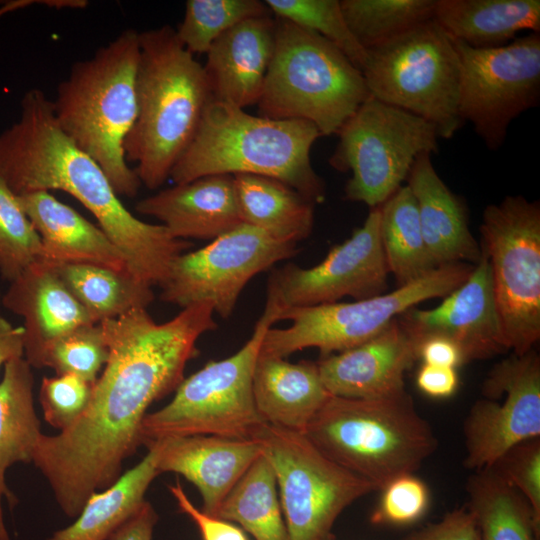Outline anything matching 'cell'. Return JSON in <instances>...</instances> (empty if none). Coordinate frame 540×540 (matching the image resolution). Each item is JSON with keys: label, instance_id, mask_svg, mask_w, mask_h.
Masks as SVG:
<instances>
[{"label": "cell", "instance_id": "1", "mask_svg": "<svg viewBox=\"0 0 540 540\" xmlns=\"http://www.w3.org/2000/svg\"><path fill=\"white\" fill-rule=\"evenodd\" d=\"M109 349L81 416L57 435L42 434L33 457L68 517H77L88 497L122 475L124 461L142 445L140 427L148 407L175 391L196 343L211 328L206 314L187 307L156 323L135 309L99 323Z\"/></svg>", "mask_w": 540, "mask_h": 540}, {"label": "cell", "instance_id": "2", "mask_svg": "<svg viewBox=\"0 0 540 540\" xmlns=\"http://www.w3.org/2000/svg\"><path fill=\"white\" fill-rule=\"evenodd\" d=\"M20 107L19 119L0 133V177L16 195L50 190L71 195L122 251L128 270L160 287L172 261L191 243L124 206L102 168L61 130L42 90L26 91Z\"/></svg>", "mask_w": 540, "mask_h": 540}, {"label": "cell", "instance_id": "3", "mask_svg": "<svg viewBox=\"0 0 540 540\" xmlns=\"http://www.w3.org/2000/svg\"><path fill=\"white\" fill-rule=\"evenodd\" d=\"M137 117L124 142L141 184L158 189L191 143L211 94L203 66L169 25L139 33Z\"/></svg>", "mask_w": 540, "mask_h": 540}, {"label": "cell", "instance_id": "4", "mask_svg": "<svg viewBox=\"0 0 540 540\" xmlns=\"http://www.w3.org/2000/svg\"><path fill=\"white\" fill-rule=\"evenodd\" d=\"M319 137L308 121L255 116L211 99L169 178L182 184L209 175H259L277 179L312 203H320L325 184L310 157Z\"/></svg>", "mask_w": 540, "mask_h": 540}, {"label": "cell", "instance_id": "5", "mask_svg": "<svg viewBox=\"0 0 540 540\" xmlns=\"http://www.w3.org/2000/svg\"><path fill=\"white\" fill-rule=\"evenodd\" d=\"M139 32L127 29L77 61L53 102L61 130L104 171L118 196L135 197L141 182L124 152L137 117Z\"/></svg>", "mask_w": 540, "mask_h": 540}, {"label": "cell", "instance_id": "6", "mask_svg": "<svg viewBox=\"0 0 540 540\" xmlns=\"http://www.w3.org/2000/svg\"><path fill=\"white\" fill-rule=\"evenodd\" d=\"M303 434L325 457L377 490L413 474L438 445L407 391L380 399L331 396Z\"/></svg>", "mask_w": 540, "mask_h": 540}, {"label": "cell", "instance_id": "7", "mask_svg": "<svg viewBox=\"0 0 540 540\" xmlns=\"http://www.w3.org/2000/svg\"><path fill=\"white\" fill-rule=\"evenodd\" d=\"M275 48L258 102L260 116L304 120L337 134L370 96L362 72L333 43L275 18Z\"/></svg>", "mask_w": 540, "mask_h": 540}, {"label": "cell", "instance_id": "8", "mask_svg": "<svg viewBox=\"0 0 540 540\" xmlns=\"http://www.w3.org/2000/svg\"><path fill=\"white\" fill-rule=\"evenodd\" d=\"M276 322L275 313L265 307L241 349L184 378L167 405L144 417L141 444L194 435L253 439L266 424L254 402L253 371L263 337Z\"/></svg>", "mask_w": 540, "mask_h": 540}, {"label": "cell", "instance_id": "9", "mask_svg": "<svg viewBox=\"0 0 540 540\" xmlns=\"http://www.w3.org/2000/svg\"><path fill=\"white\" fill-rule=\"evenodd\" d=\"M361 72L371 97L431 123L439 138H452L464 124L459 56L435 19L368 50Z\"/></svg>", "mask_w": 540, "mask_h": 540}, {"label": "cell", "instance_id": "10", "mask_svg": "<svg viewBox=\"0 0 540 540\" xmlns=\"http://www.w3.org/2000/svg\"><path fill=\"white\" fill-rule=\"evenodd\" d=\"M473 266L455 263L438 267L416 281L367 299L283 309L277 321L288 320L291 325L270 327L259 353L286 358L313 347L327 356L356 347L381 333L408 309L447 296L467 279Z\"/></svg>", "mask_w": 540, "mask_h": 540}, {"label": "cell", "instance_id": "11", "mask_svg": "<svg viewBox=\"0 0 540 540\" xmlns=\"http://www.w3.org/2000/svg\"><path fill=\"white\" fill-rule=\"evenodd\" d=\"M329 159L351 172L345 198L381 206L407 180L416 158L438 153L436 128L426 120L369 96L338 131Z\"/></svg>", "mask_w": 540, "mask_h": 540}, {"label": "cell", "instance_id": "12", "mask_svg": "<svg viewBox=\"0 0 540 540\" xmlns=\"http://www.w3.org/2000/svg\"><path fill=\"white\" fill-rule=\"evenodd\" d=\"M508 350L522 355L540 339V205L521 195L488 205L480 226Z\"/></svg>", "mask_w": 540, "mask_h": 540}, {"label": "cell", "instance_id": "13", "mask_svg": "<svg viewBox=\"0 0 540 540\" xmlns=\"http://www.w3.org/2000/svg\"><path fill=\"white\" fill-rule=\"evenodd\" d=\"M253 439L274 470L289 540H336L339 515L377 490L325 457L303 433L265 424Z\"/></svg>", "mask_w": 540, "mask_h": 540}, {"label": "cell", "instance_id": "14", "mask_svg": "<svg viewBox=\"0 0 540 540\" xmlns=\"http://www.w3.org/2000/svg\"><path fill=\"white\" fill-rule=\"evenodd\" d=\"M453 43L460 62V117L496 151L511 122L539 105L540 32L497 48L476 49L455 39Z\"/></svg>", "mask_w": 540, "mask_h": 540}, {"label": "cell", "instance_id": "15", "mask_svg": "<svg viewBox=\"0 0 540 540\" xmlns=\"http://www.w3.org/2000/svg\"><path fill=\"white\" fill-rule=\"evenodd\" d=\"M298 251L297 243L277 240L241 223L205 247L178 255L160 286V299L181 308L207 302L227 319L254 276Z\"/></svg>", "mask_w": 540, "mask_h": 540}, {"label": "cell", "instance_id": "16", "mask_svg": "<svg viewBox=\"0 0 540 540\" xmlns=\"http://www.w3.org/2000/svg\"><path fill=\"white\" fill-rule=\"evenodd\" d=\"M380 206L371 208L363 225L344 242L333 246L316 266L287 263L273 270L267 284L266 305L276 312L339 302L344 297L362 300L387 288L388 268L380 236Z\"/></svg>", "mask_w": 540, "mask_h": 540}, {"label": "cell", "instance_id": "17", "mask_svg": "<svg viewBox=\"0 0 540 540\" xmlns=\"http://www.w3.org/2000/svg\"><path fill=\"white\" fill-rule=\"evenodd\" d=\"M464 422V466L491 467L515 445L540 437V359L532 349L497 363Z\"/></svg>", "mask_w": 540, "mask_h": 540}, {"label": "cell", "instance_id": "18", "mask_svg": "<svg viewBox=\"0 0 540 540\" xmlns=\"http://www.w3.org/2000/svg\"><path fill=\"white\" fill-rule=\"evenodd\" d=\"M481 248L479 260L467 279L428 310L412 307L399 315L419 340L440 334L454 340L466 362L488 359L508 351L495 304L489 260Z\"/></svg>", "mask_w": 540, "mask_h": 540}, {"label": "cell", "instance_id": "19", "mask_svg": "<svg viewBox=\"0 0 540 540\" xmlns=\"http://www.w3.org/2000/svg\"><path fill=\"white\" fill-rule=\"evenodd\" d=\"M418 340L399 316L378 335L351 349L321 356L316 362L332 396L380 399L405 390L404 375L417 358Z\"/></svg>", "mask_w": 540, "mask_h": 540}, {"label": "cell", "instance_id": "20", "mask_svg": "<svg viewBox=\"0 0 540 540\" xmlns=\"http://www.w3.org/2000/svg\"><path fill=\"white\" fill-rule=\"evenodd\" d=\"M149 443L157 448L159 473H178L194 484L202 497L201 510L211 516H216L227 494L262 454L255 439L194 435Z\"/></svg>", "mask_w": 540, "mask_h": 540}, {"label": "cell", "instance_id": "21", "mask_svg": "<svg viewBox=\"0 0 540 540\" xmlns=\"http://www.w3.org/2000/svg\"><path fill=\"white\" fill-rule=\"evenodd\" d=\"M138 213L159 220L177 239L214 240L242 222L234 177L209 175L138 201Z\"/></svg>", "mask_w": 540, "mask_h": 540}, {"label": "cell", "instance_id": "22", "mask_svg": "<svg viewBox=\"0 0 540 540\" xmlns=\"http://www.w3.org/2000/svg\"><path fill=\"white\" fill-rule=\"evenodd\" d=\"M271 16L245 20L210 47L203 66L211 99L245 109L258 104L275 48Z\"/></svg>", "mask_w": 540, "mask_h": 540}, {"label": "cell", "instance_id": "23", "mask_svg": "<svg viewBox=\"0 0 540 540\" xmlns=\"http://www.w3.org/2000/svg\"><path fill=\"white\" fill-rule=\"evenodd\" d=\"M17 197L39 236L40 260L52 265L88 263L128 270L125 255L107 234L49 191Z\"/></svg>", "mask_w": 540, "mask_h": 540}, {"label": "cell", "instance_id": "24", "mask_svg": "<svg viewBox=\"0 0 540 540\" xmlns=\"http://www.w3.org/2000/svg\"><path fill=\"white\" fill-rule=\"evenodd\" d=\"M9 283L1 302L23 319L25 359L62 334L96 324L45 261L34 262Z\"/></svg>", "mask_w": 540, "mask_h": 540}, {"label": "cell", "instance_id": "25", "mask_svg": "<svg viewBox=\"0 0 540 540\" xmlns=\"http://www.w3.org/2000/svg\"><path fill=\"white\" fill-rule=\"evenodd\" d=\"M431 156L420 154L406 180L417 203L429 257L436 268L466 261L475 264L481 248L469 230L466 205L440 178Z\"/></svg>", "mask_w": 540, "mask_h": 540}, {"label": "cell", "instance_id": "26", "mask_svg": "<svg viewBox=\"0 0 540 540\" xmlns=\"http://www.w3.org/2000/svg\"><path fill=\"white\" fill-rule=\"evenodd\" d=\"M256 409L266 424L304 433L332 396L324 386L316 362L291 363L258 354L252 379Z\"/></svg>", "mask_w": 540, "mask_h": 540}, {"label": "cell", "instance_id": "27", "mask_svg": "<svg viewBox=\"0 0 540 540\" xmlns=\"http://www.w3.org/2000/svg\"><path fill=\"white\" fill-rule=\"evenodd\" d=\"M434 19L472 48L504 46L518 32H540L539 0H436Z\"/></svg>", "mask_w": 540, "mask_h": 540}, {"label": "cell", "instance_id": "28", "mask_svg": "<svg viewBox=\"0 0 540 540\" xmlns=\"http://www.w3.org/2000/svg\"><path fill=\"white\" fill-rule=\"evenodd\" d=\"M242 222L271 237L298 243L314 225V203L289 185L270 177L234 175Z\"/></svg>", "mask_w": 540, "mask_h": 540}, {"label": "cell", "instance_id": "29", "mask_svg": "<svg viewBox=\"0 0 540 540\" xmlns=\"http://www.w3.org/2000/svg\"><path fill=\"white\" fill-rule=\"evenodd\" d=\"M147 454L109 487L92 493L76 520L47 540H108L145 501V493L160 473L157 448L146 444Z\"/></svg>", "mask_w": 540, "mask_h": 540}, {"label": "cell", "instance_id": "30", "mask_svg": "<svg viewBox=\"0 0 540 540\" xmlns=\"http://www.w3.org/2000/svg\"><path fill=\"white\" fill-rule=\"evenodd\" d=\"M52 266L96 324L135 309H147L154 300L153 286L127 269L88 263Z\"/></svg>", "mask_w": 540, "mask_h": 540}, {"label": "cell", "instance_id": "31", "mask_svg": "<svg viewBox=\"0 0 540 540\" xmlns=\"http://www.w3.org/2000/svg\"><path fill=\"white\" fill-rule=\"evenodd\" d=\"M468 504L480 540H538L537 524L527 500L491 468L476 470L467 481Z\"/></svg>", "mask_w": 540, "mask_h": 540}, {"label": "cell", "instance_id": "32", "mask_svg": "<svg viewBox=\"0 0 540 540\" xmlns=\"http://www.w3.org/2000/svg\"><path fill=\"white\" fill-rule=\"evenodd\" d=\"M32 367L24 356L4 365L0 382V475L12 465L33 461L43 434L35 412Z\"/></svg>", "mask_w": 540, "mask_h": 540}, {"label": "cell", "instance_id": "33", "mask_svg": "<svg viewBox=\"0 0 540 540\" xmlns=\"http://www.w3.org/2000/svg\"><path fill=\"white\" fill-rule=\"evenodd\" d=\"M215 517L236 522L255 540H289L274 470L263 452L227 494Z\"/></svg>", "mask_w": 540, "mask_h": 540}, {"label": "cell", "instance_id": "34", "mask_svg": "<svg viewBox=\"0 0 540 540\" xmlns=\"http://www.w3.org/2000/svg\"><path fill=\"white\" fill-rule=\"evenodd\" d=\"M380 236L388 268L397 287L416 281L436 267L421 230L417 203L410 188L401 186L380 206Z\"/></svg>", "mask_w": 540, "mask_h": 540}, {"label": "cell", "instance_id": "35", "mask_svg": "<svg viewBox=\"0 0 540 540\" xmlns=\"http://www.w3.org/2000/svg\"><path fill=\"white\" fill-rule=\"evenodd\" d=\"M436 0H342L345 21L366 50L380 47L434 19Z\"/></svg>", "mask_w": 540, "mask_h": 540}, {"label": "cell", "instance_id": "36", "mask_svg": "<svg viewBox=\"0 0 540 540\" xmlns=\"http://www.w3.org/2000/svg\"><path fill=\"white\" fill-rule=\"evenodd\" d=\"M260 0H188L177 38L191 54H206L212 44L237 24L271 16Z\"/></svg>", "mask_w": 540, "mask_h": 540}, {"label": "cell", "instance_id": "37", "mask_svg": "<svg viewBox=\"0 0 540 540\" xmlns=\"http://www.w3.org/2000/svg\"><path fill=\"white\" fill-rule=\"evenodd\" d=\"M108 355L102 326L87 324L43 344L25 360L31 367L53 369L56 375L72 374L95 382Z\"/></svg>", "mask_w": 540, "mask_h": 540}, {"label": "cell", "instance_id": "38", "mask_svg": "<svg viewBox=\"0 0 540 540\" xmlns=\"http://www.w3.org/2000/svg\"><path fill=\"white\" fill-rule=\"evenodd\" d=\"M265 3L276 18L288 20L333 43L362 71L367 51L348 28L339 0H266Z\"/></svg>", "mask_w": 540, "mask_h": 540}, {"label": "cell", "instance_id": "39", "mask_svg": "<svg viewBox=\"0 0 540 540\" xmlns=\"http://www.w3.org/2000/svg\"><path fill=\"white\" fill-rule=\"evenodd\" d=\"M42 258L38 234L17 195L0 177V276L11 282Z\"/></svg>", "mask_w": 540, "mask_h": 540}, {"label": "cell", "instance_id": "40", "mask_svg": "<svg viewBox=\"0 0 540 540\" xmlns=\"http://www.w3.org/2000/svg\"><path fill=\"white\" fill-rule=\"evenodd\" d=\"M94 383L72 374L44 377L39 402L46 422L60 432L70 427L87 408Z\"/></svg>", "mask_w": 540, "mask_h": 540}, {"label": "cell", "instance_id": "41", "mask_svg": "<svg viewBox=\"0 0 540 540\" xmlns=\"http://www.w3.org/2000/svg\"><path fill=\"white\" fill-rule=\"evenodd\" d=\"M381 491L378 505L369 519L374 525H410L421 519L427 511L428 488L413 474L393 479Z\"/></svg>", "mask_w": 540, "mask_h": 540}, {"label": "cell", "instance_id": "42", "mask_svg": "<svg viewBox=\"0 0 540 540\" xmlns=\"http://www.w3.org/2000/svg\"><path fill=\"white\" fill-rule=\"evenodd\" d=\"M489 468L527 500L540 525V437L515 445Z\"/></svg>", "mask_w": 540, "mask_h": 540}, {"label": "cell", "instance_id": "43", "mask_svg": "<svg viewBox=\"0 0 540 540\" xmlns=\"http://www.w3.org/2000/svg\"><path fill=\"white\" fill-rule=\"evenodd\" d=\"M168 489L180 512L189 516L196 524L202 540H249L244 530L232 522L208 515L195 507L178 481L169 485Z\"/></svg>", "mask_w": 540, "mask_h": 540}, {"label": "cell", "instance_id": "44", "mask_svg": "<svg viewBox=\"0 0 540 540\" xmlns=\"http://www.w3.org/2000/svg\"><path fill=\"white\" fill-rule=\"evenodd\" d=\"M402 540H480V535L474 515L465 506L446 513L439 522L413 531Z\"/></svg>", "mask_w": 540, "mask_h": 540}, {"label": "cell", "instance_id": "45", "mask_svg": "<svg viewBox=\"0 0 540 540\" xmlns=\"http://www.w3.org/2000/svg\"><path fill=\"white\" fill-rule=\"evenodd\" d=\"M417 358L422 364L457 368L466 362L460 346L451 338L431 334L418 340Z\"/></svg>", "mask_w": 540, "mask_h": 540}, {"label": "cell", "instance_id": "46", "mask_svg": "<svg viewBox=\"0 0 540 540\" xmlns=\"http://www.w3.org/2000/svg\"><path fill=\"white\" fill-rule=\"evenodd\" d=\"M418 389L432 398H448L458 389L457 370L451 367L422 364L416 375Z\"/></svg>", "mask_w": 540, "mask_h": 540}, {"label": "cell", "instance_id": "47", "mask_svg": "<svg viewBox=\"0 0 540 540\" xmlns=\"http://www.w3.org/2000/svg\"><path fill=\"white\" fill-rule=\"evenodd\" d=\"M158 514L152 504L144 501L139 509L127 519L108 540H152Z\"/></svg>", "mask_w": 540, "mask_h": 540}, {"label": "cell", "instance_id": "48", "mask_svg": "<svg viewBox=\"0 0 540 540\" xmlns=\"http://www.w3.org/2000/svg\"><path fill=\"white\" fill-rule=\"evenodd\" d=\"M24 355L23 327H14L0 314V367Z\"/></svg>", "mask_w": 540, "mask_h": 540}, {"label": "cell", "instance_id": "49", "mask_svg": "<svg viewBox=\"0 0 540 540\" xmlns=\"http://www.w3.org/2000/svg\"><path fill=\"white\" fill-rule=\"evenodd\" d=\"M6 497L10 504L15 502V498L11 491L8 489L5 477L0 475V540H11L9 532L6 528L2 509V498Z\"/></svg>", "mask_w": 540, "mask_h": 540}, {"label": "cell", "instance_id": "50", "mask_svg": "<svg viewBox=\"0 0 540 540\" xmlns=\"http://www.w3.org/2000/svg\"><path fill=\"white\" fill-rule=\"evenodd\" d=\"M4 2L3 1H0V7L4 6L5 4H3Z\"/></svg>", "mask_w": 540, "mask_h": 540}, {"label": "cell", "instance_id": "51", "mask_svg": "<svg viewBox=\"0 0 540 540\" xmlns=\"http://www.w3.org/2000/svg\"><path fill=\"white\" fill-rule=\"evenodd\" d=\"M0 298H1V293H0Z\"/></svg>", "mask_w": 540, "mask_h": 540}]
</instances>
